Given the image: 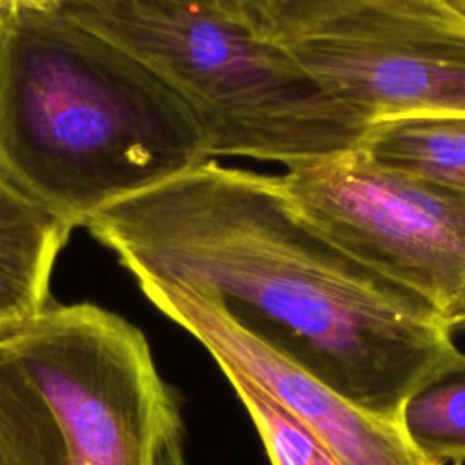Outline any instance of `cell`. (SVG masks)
<instances>
[{"label": "cell", "instance_id": "obj_1", "mask_svg": "<svg viewBox=\"0 0 465 465\" xmlns=\"http://www.w3.org/2000/svg\"><path fill=\"white\" fill-rule=\"evenodd\" d=\"M84 227L138 285L209 292L262 343L391 420L456 347L430 305L311 225L280 174L207 160L107 203Z\"/></svg>", "mask_w": 465, "mask_h": 465}, {"label": "cell", "instance_id": "obj_2", "mask_svg": "<svg viewBox=\"0 0 465 465\" xmlns=\"http://www.w3.org/2000/svg\"><path fill=\"white\" fill-rule=\"evenodd\" d=\"M207 160L189 105L136 56L62 11H0V165L73 229Z\"/></svg>", "mask_w": 465, "mask_h": 465}, {"label": "cell", "instance_id": "obj_3", "mask_svg": "<svg viewBox=\"0 0 465 465\" xmlns=\"http://www.w3.org/2000/svg\"><path fill=\"white\" fill-rule=\"evenodd\" d=\"M60 11L180 94L202 127L209 160L289 169L356 147L369 125L282 42L218 13L173 0H65Z\"/></svg>", "mask_w": 465, "mask_h": 465}, {"label": "cell", "instance_id": "obj_4", "mask_svg": "<svg viewBox=\"0 0 465 465\" xmlns=\"http://www.w3.org/2000/svg\"><path fill=\"white\" fill-rule=\"evenodd\" d=\"M0 345L49 403L67 465H189L180 398L124 316L51 303Z\"/></svg>", "mask_w": 465, "mask_h": 465}, {"label": "cell", "instance_id": "obj_5", "mask_svg": "<svg viewBox=\"0 0 465 465\" xmlns=\"http://www.w3.org/2000/svg\"><path fill=\"white\" fill-rule=\"evenodd\" d=\"M296 211L361 265L430 305L465 307V194L351 147L280 174Z\"/></svg>", "mask_w": 465, "mask_h": 465}, {"label": "cell", "instance_id": "obj_6", "mask_svg": "<svg viewBox=\"0 0 465 465\" xmlns=\"http://www.w3.org/2000/svg\"><path fill=\"white\" fill-rule=\"evenodd\" d=\"M282 44L369 122L465 113V18L443 0H374Z\"/></svg>", "mask_w": 465, "mask_h": 465}, {"label": "cell", "instance_id": "obj_7", "mask_svg": "<svg viewBox=\"0 0 465 465\" xmlns=\"http://www.w3.org/2000/svg\"><path fill=\"white\" fill-rule=\"evenodd\" d=\"M143 296L196 338L220 369L258 385L343 465H436L420 454L396 420L347 400L240 327L205 291L147 282Z\"/></svg>", "mask_w": 465, "mask_h": 465}, {"label": "cell", "instance_id": "obj_8", "mask_svg": "<svg viewBox=\"0 0 465 465\" xmlns=\"http://www.w3.org/2000/svg\"><path fill=\"white\" fill-rule=\"evenodd\" d=\"M73 227L29 196L0 165V311L35 303Z\"/></svg>", "mask_w": 465, "mask_h": 465}, {"label": "cell", "instance_id": "obj_9", "mask_svg": "<svg viewBox=\"0 0 465 465\" xmlns=\"http://www.w3.org/2000/svg\"><path fill=\"white\" fill-rule=\"evenodd\" d=\"M356 147L387 169L465 194V113L387 114L369 122Z\"/></svg>", "mask_w": 465, "mask_h": 465}, {"label": "cell", "instance_id": "obj_10", "mask_svg": "<svg viewBox=\"0 0 465 465\" xmlns=\"http://www.w3.org/2000/svg\"><path fill=\"white\" fill-rule=\"evenodd\" d=\"M396 421L411 445L436 465L465 461V354L456 347L403 396Z\"/></svg>", "mask_w": 465, "mask_h": 465}, {"label": "cell", "instance_id": "obj_11", "mask_svg": "<svg viewBox=\"0 0 465 465\" xmlns=\"http://www.w3.org/2000/svg\"><path fill=\"white\" fill-rule=\"evenodd\" d=\"M0 465H67L62 430L49 403L2 345Z\"/></svg>", "mask_w": 465, "mask_h": 465}, {"label": "cell", "instance_id": "obj_12", "mask_svg": "<svg viewBox=\"0 0 465 465\" xmlns=\"http://www.w3.org/2000/svg\"><path fill=\"white\" fill-rule=\"evenodd\" d=\"M245 407L271 465H343L312 432L245 376L222 369Z\"/></svg>", "mask_w": 465, "mask_h": 465}, {"label": "cell", "instance_id": "obj_13", "mask_svg": "<svg viewBox=\"0 0 465 465\" xmlns=\"http://www.w3.org/2000/svg\"><path fill=\"white\" fill-rule=\"evenodd\" d=\"M374 0H247L256 33L274 42L292 40Z\"/></svg>", "mask_w": 465, "mask_h": 465}, {"label": "cell", "instance_id": "obj_14", "mask_svg": "<svg viewBox=\"0 0 465 465\" xmlns=\"http://www.w3.org/2000/svg\"><path fill=\"white\" fill-rule=\"evenodd\" d=\"M173 2L200 7V9H207V11L218 13L225 18H231L234 22H240V24H245V25L252 27L247 0H173Z\"/></svg>", "mask_w": 465, "mask_h": 465}, {"label": "cell", "instance_id": "obj_15", "mask_svg": "<svg viewBox=\"0 0 465 465\" xmlns=\"http://www.w3.org/2000/svg\"><path fill=\"white\" fill-rule=\"evenodd\" d=\"M65 0H0V11L56 13Z\"/></svg>", "mask_w": 465, "mask_h": 465}, {"label": "cell", "instance_id": "obj_16", "mask_svg": "<svg viewBox=\"0 0 465 465\" xmlns=\"http://www.w3.org/2000/svg\"><path fill=\"white\" fill-rule=\"evenodd\" d=\"M447 327H449L450 331H454V329H465V307L447 322Z\"/></svg>", "mask_w": 465, "mask_h": 465}, {"label": "cell", "instance_id": "obj_17", "mask_svg": "<svg viewBox=\"0 0 465 465\" xmlns=\"http://www.w3.org/2000/svg\"><path fill=\"white\" fill-rule=\"evenodd\" d=\"M450 9H454L458 15L465 18V0H443Z\"/></svg>", "mask_w": 465, "mask_h": 465}]
</instances>
